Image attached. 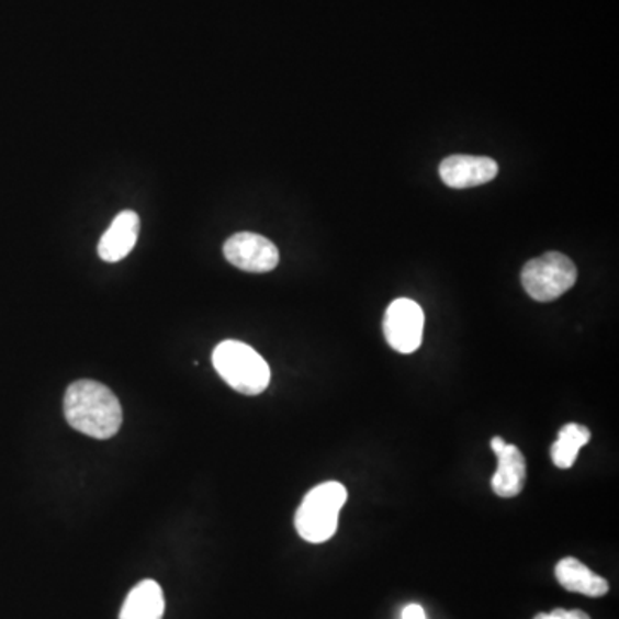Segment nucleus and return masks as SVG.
<instances>
[{
	"instance_id": "obj_4",
	"label": "nucleus",
	"mask_w": 619,
	"mask_h": 619,
	"mask_svg": "<svg viewBox=\"0 0 619 619\" xmlns=\"http://www.w3.org/2000/svg\"><path fill=\"white\" fill-rule=\"evenodd\" d=\"M575 263L566 255L549 251L525 263L521 284L530 299L548 303L572 290L576 282Z\"/></svg>"
},
{
	"instance_id": "obj_9",
	"label": "nucleus",
	"mask_w": 619,
	"mask_h": 619,
	"mask_svg": "<svg viewBox=\"0 0 619 619\" xmlns=\"http://www.w3.org/2000/svg\"><path fill=\"white\" fill-rule=\"evenodd\" d=\"M139 233V217L136 212L124 211L112 221L99 241V257L103 262L123 260L135 248Z\"/></svg>"
},
{
	"instance_id": "obj_12",
	"label": "nucleus",
	"mask_w": 619,
	"mask_h": 619,
	"mask_svg": "<svg viewBox=\"0 0 619 619\" xmlns=\"http://www.w3.org/2000/svg\"><path fill=\"white\" fill-rule=\"evenodd\" d=\"M588 441H590V430L587 427L578 424L564 425L551 448L552 463L561 470L572 469L578 458L579 449L585 448Z\"/></svg>"
},
{
	"instance_id": "obj_13",
	"label": "nucleus",
	"mask_w": 619,
	"mask_h": 619,
	"mask_svg": "<svg viewBox=\"0 0 619 619\" xmlns=\"http://www.w3.org/2000/svg\"><path fill=\"white\" fill-rule=\"evenodd\" d=\"M533 619H590V616L587 612L579 611V609H572V611H567V609H554L552 612H540Z\"/></svg>"
},
{
	"instance_id": "obj_11",
	"label": "nucleus",
	"mask_w": 619,
	"mask_h": 619,
	"mask_svg": "<svg viewBox=\"0 0 619 619\" xmlns=\"http://www.w3.org/2000/svg\"><path fill=\"white\" fill-rule=\"evenodd\" d=\"M166 600L155 579L139 582L124 600L120 619H162Z\"/></svg>"
},
{
	"instance_id": "obj_3",
	"label": "nucleus",
	"mask_w": 619,
	"mask_h": 619,
	"mask_svg": "<svg viewBox=\"0 0 619 619\" xmlns=\"http://www.w3.org/2000/svg\"><path fill=\"white\" fill-rule=\"evenodd\" d=\"M218 375L238 393L247 396L262 394L269 387L270 369L251 346L241 341H223L212 354Z\"/></svg>"
},
{
	"instance_id": "obj_14",
	"label": "nucleus",
	"mask_w": 619,
	"mask_h": 619,
	"mask_svg": "<svg viewBox=\"0 0 619 619\" xmlns=\"http://www.w3.org/2000/svg\"><path fill=\"white\" fill-rule=\"evenodd\" d=\"M403 619H427L425 618V611L418 604H409L403 609Z\"/></svg>"
},
{
	"instance_id": "obj_6",
	"label": "nucleus",
	"mask_w": 619,
	"mask_h": 619,
	"mask_svg": "<svg viewBox=\"0 0 619 619\" xmlns=\"http://www.w3.org/2000/svg\"><path fill=\"white\" fill-rule=\"evenodd\" d=\"M224 257L238 269L263 274L279 263V250L274 243L255 233H236L224 243Z\"/></svg>"
},
{
	"instance_id": "obj_10",
	"label": "nucleus",
	"mask_w": 619,
	"mask_h": 619,
	"mask_svg": "<svg viewBox=\"0 0 619 619\" xmlns=\"http://www.w3.org/2000/svg\"><path fill=\"white\" fill-rule=\"evenodd\" d=\"M556 578L561 587L582 596L603 597L609 592L608 582L576 558H564L556 564Z\"/></svg>"
},
{
	"instance_id": "obj_1",
	"label": "nucleus",
	"mask_w": 619,
	"mask_h": 619,
	"mask_svg": "<svg viewBox=\"0 0 619 619\" xmlns=\"http://www.w3.org/2000/svg\"><path fill=\"white\" fill-rule=\"evenodd\" d=\"M64 415L72 429L99 441L120 432L123 408L108 385L95 381H78L64 396Z\"/></svg>"
},
{
	"instance_id": "obj_5",
	"label": "nucleus",
	"mask_w": 619,
	"mask_h": 619,
	"mask_svg": "<svg viewBox=\"0 0 619 619\" xmlns=\"http://www.w3.org/2000/svg\"><path fill=\"white\" fill-rule=\"evenodd\" d=\"M384 336L397 353L409 354L424 339V310L417 302L399 299L385 310Z\"/></svg>"
},
{
	"instance_id": "obj_2",
	"label": "nucleus",
	"mask_w": 619,
	"mask_h": 619,
	"mask_svg": "<svg viewBox=\"0 0 619 619\" xmlns=\"http://www.w3.org/2000/svg\"><path fill=\"white\" fill-rule=\"evenodd\" d=\"M348 499V491L339 482H326L306 494L294 525L300 537L312 544L327 542L338 530L339 513Z\"/></svg>"
},
{
	"instance_id": "obj_8",
	"label": "nucleus",
	"mask_w": 619,
	"mask_h": 619,
	"mask_svg": "<svg viewBox=\"0 0 619 619\" xmlns=\"http://www.w3.org/2000/svg\"><path fill=\"white\" fill-rule=\"evenodd\" d=\"M491 448L497 457V470L493 476V491L499 497H515L527 482V461L520 449L506 444L503 437H494Z\"/></svg>"
},
{
	"instance_id": "obj_7",
	"label": "nucleus",
	"mask_w": 619,
	"mask_h": 619,
	"mask_svg": "<svg viewBox=\"0 0 619 619\" xmlns=\"http://www.w3.org/2000/svg\"><path fill=\"white\" fill-rule=\"evenodd\" d=\"M497 171L499 167L496 160L488 157H473V155H451L442 160L439 167V175L444 184L457 190L491 183L496 178Z\"/></svg>"
}]
</instances>
